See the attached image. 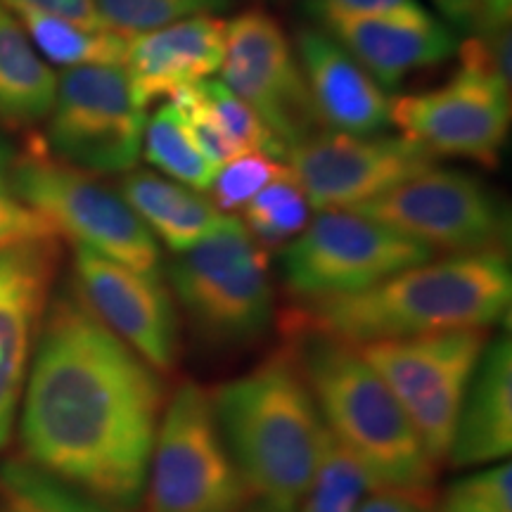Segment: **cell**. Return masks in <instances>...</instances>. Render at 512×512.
I'll return each instance as SVG.
<instances>
[{"instance_id":"cell-1","label":"cell","mask_w":512,"mask_h":512,"mask_svg":"<svg viewBox=\"0 0 512 512\" xmlns=\"http://www.w3.org/2000/svg\"><path fill=\"white\" fill-rule=\"evenodd\" d=\"M22 394L31 465L119 512L143 503L164 380L76 290L48 304Z\"/></svg>"},{"instance_id":"cell-2","label":"cell","mask_w":512,"mask_h":512,"mask_svg":"<svg viewBox=\"0 0 512 512\" xmlns=\"http://www.w3.org/2000/svg\"><path fill=\"white\" fill-rule=\"evenodd\" d=\"M512 302V268L501 249L448 254L411 266L368 290L297 304L285 323L347 344L501 323Z\"/></svg>"},{"instance_id":"cell-3","label":"cell","mask_w":512,"mask_h":512,"mask_svg":"<svg viewBox=\"0 0 512 512\" xmlns=\"http://www.w3.org/2000/svg\"><path fill=\"white\" fill-rule=\"evenodd\" d=\"M211 403L249 491L297 512L316 470L323 418L290 347L221 384Z\"/></svg>"},{"instance_id":"cell-4","label":"cell","mask_w":512,"mask_h":512,"mask_svg":"<svg viewBox=\"0 0 512 512\" xmlns=\"http://www.w3.org/2000/svg\"><path fill=\"white\" fill-rule=\"evenodd\" d=\"M287 347L309 384L323 425L347 446L377 486L432 491L437 463L425 451L392 389L354 344L283 323Z\"/></svg>"},{"instance_id":"cell-5","label":"cell","mask_w":512,"mask_h":512,"mask_svg":"<svg viewBox=\"0 0 512 512\" xmlns=\"http://www.w3.org/2000/svg\"><path fill=\"white\" fill-rule=\"evenodd\" d=\"M169 283L195 335L209 347H245L271 328V261L238 216H223L209 238L178 254Z\"/></svg>"},{"instance_id":"cell-6","label":"cell","mask_w":512,"mask_h":512,"mask_svg":"<svg viewBox=\"0 0 512 512\" xmlns=\"http://www.w3.org/2000/svg\"><path fill=\"white\" fill-rule=\"evenodd\" d=\"M17 195L46 219L60 238L93 249L133 271L162 278V249L119 190L100 176L76 169L48 150L43 136H29L12 159Z\"/></svg>"},{"instance_id":"cell-7","label":"cell","mask_w":512,"mask_h":512,"mask_svg":"<svg viewBox=\"0 0 512 512\" xmlns=\"http://www.w3.org/2000/svg\"><path fill=\"white\" fill-rule=\"evenodd\" d=\"M249 486L230 456L211 394L185 382L166 401L143 491L145 512H242Z\"/></svg>"},{"instance_id":"cell-8","label":"cell","mask_w":512,"mask_h":512,"mask_svg":"<svg viewBox=\"0 0 512 512\" xmlns=\"http://www.w3.org/2000/svg\"><path fill=\"white\" fill-rule=\"evenodd\" d=\"M489 332L444 330L358 344L363 361L392 389L434 463H444L453 444L467 387Z\"/></svg>"},{"instance_id":"cell-9","label":"cell","mask_w":512,"mask_h":512,"mask_svg":"<svg viewBox=\"0 0 512 512\" xmlns=\"http://www.w3.org/2000/svg\"><path fill=\"white\" fill-rule=\"evenodd\" d=\"M434 256L437 252L422 242L356 211H318L316 219L287 242L283 278L299 304H311L363 292Z\"/></svg>"},{"instance_id":"cell-10","label":"cell","mask_w":512,"mask_h":512,"mask_svg":"<svg viewBox=\"0 0 512 512\" xmlns=\"http://www.w3.org/2000/svg\"><path fill=\"white\" fill-rule=\"evenodd\" d=\"M145 119L147 112L133 105L124 67H72L57 76L43 140L57 159L88 174H128L143 155Z\"/></svg>"},{"instance_id":"cell-11","label":"cell","mask_w":512,"mask_h":512,"mask_svg":"<svg viewBox=\"0 0 512 512\" xmlns=\"http://www.w3.org/2000/svg\"><path fill=\"white\" fill-rule=\"evenodd\" d=\"M349 211L434 252H503L510 235L508 209L494 192L475 176L437 164Z\"/></svg>"},{"instance_id":"cell-12","label":"cell","mask_w":512,"mask_h":512,"mask_svg":"<svg viewBox=\"0 0 512 512\" xmlns=\"http://www.w3.org/2000/svg\"><path fill=\"white\" fill-rule=\"evenodd\" d=\"M219 72L283 145L285 157L292 147L325 131L313 110L297 50L268 12L247 10L226 22V55Z\"/></svg>"},{"instance_id":"cell-13","label":"cell","mask_w":512,"mask_h":512,"mask_svg":"<svg viewBox=\"0 0 512 512\" xmlns=\"http://www.w3.org/2000/svg\"><path fill=\"white\" fill-rule=\"evenodd\" d=\"M313 211L356 209L437 164V157L406 136H347L320 131L287 152Z\"/></svg>"},{"instance_id":"cell-14","label":"cell","mask_w":512,"mask_h":512,"mask_svg":"<svg viewBox=\"0 0 512 512\" xmlns=\"http://www.w3.org/2000/svg\"><path fill=\"white\" fill-rule=\"evenodd\" d=\"M510 98V88L494 74L460 64L444 86L392 100V124L434 157L470 159L494 169L508 140Z\"/></svg>"},{"instance_id":"cell-15","label":"cell","mask_w":512,"mask_h":512,"mask_svg":"<svg viewBox=\"0 0 512 512\" xmlns=\"http://www.w3.org/2000/svg\"><path fill=\"white\" fill-rule=\"evenodd\" d=\"M74 290L83 304L159 375L178 363V313L162 278L74 245Z\"/></svg>"},{"instance_id":"cell-16","label":"cell","mask_w":512,"mask_h":512,"mask_svg":"<svg viewBox=\"0 0 512 512\" xmlns=\"http://www.w3.org/2000/svg\"><path fill=\"white\" fill-rule=\"evenodd\" d=\"M57 261L60 240L0 249V448L15 425Z\"/></svg>"},{"instance_id":"cell-17","label":"cell","mask_w":512,"mask_h":512,"mask_svg":"<svg viewBox=\"0 0 512 512\" xmlns=\"http://www.w3.org/2000/svg\"><path fill=\"white\" fill-rule=\"evenodd\" d=\"M226 55V22L214 15L188 17L128 38L124 72L133 105L147 112L185 86L216 74Z\"/></svg>"},{"instance_id":"cell-18","label":"cell","mask_w":512,"mask_h":512,"mask_svg":"<svg viewBox=\"0 0 512 512\" xmlns=\"http://www.w3.org/2000/svg\"><path fill=\"white\" fill-rule=\"evenodd\" d=\"M297 57L325 131L377 136L392 124V98L328 31H299Z\"/></svg>"},{"instance_id":"cell-19","label":"cell","mask_w":512,"mask_h":512,"mask_svg":"<svg viewBox=\"0 0 512 512\" xmlns=\"http://www.w3.org/2000/svg\"><path fill=\"white\" fill-rule=\"evenodd\" d=\"M323 27L384 91L458 50V36L432 12L425 17L335 19Z\"/></svg>"},{"instance_id":"cell-20","label":"cell","mask_w":512,"mask_h":512,"mask_svg":"<svg viewBox=\"0 0 512 512\" xmlns=\"http://www.w3.org/2000/svg\"><path fill=\"white\" fill-rule=\"evenodd\" d=\"M512 451V344H486L460 408L448 458L456 467H484L508 460Z\"/></svg>"},{"instance_id":"cell-21","label":"cell","mask_w":512,"mask_h":512,"mask_svg":"<svg viewBox=\"0 0 512 512\" xmlns=\"http://www.w3.org/2000/svg\"><path fill=\"white\" fill-rule=\"evenodd\" d=\"M119 192L157 242L174 254L200 245L226 216L204 192L145 169L124 174Z\"/></svg>"},{"instance_id":"cell-22","label":"cell","mask_w":512,"mask_h":512,"mask_svg":"<svg viewBox=\"0 0 512 512\" xmlns=\"http://www.w3.org/2000/svg\"><path fill=\"white\" fill-rule=\"evenodd\" d=\"M57 74L19 19L0 5V126L34 128L55 105Z\"/></svg>"},{"instance_id":"cell-23","label":"cell","mask_w":512,"mask_h":512,"mask_svg":"<svg viewBox=\"0 0 512 512\" xmlns=\"http://www.w3.org/2000/svg\"><path fill=\"white\" fill-rule=\"evenodd\" d=\"M43 60L57 67H91V64H119L124 67L128 38L110 29H88L69 19L46 15L38 10H12Z\"/></svg>"},{"instance_id":"cell-24","label":"cell","mask_w":512,"mask_h":512,"mask_svg":"<svg viewBox=\"0 0 512 512\" xmlns=\"http://www.w3.org/2000/svg\"><path fill=\"white\" fill-rule=\"evenodd\" d=\"M143 155L166 178L192 190L207 192L216 176V166L202 155L190 136L183 114L169 100H164L152 112V117L145 119Z\"/></svg>"},{"instance_id":"cell-25","label":"cell","mask_w":512,"mask_h":512,"mask_svg":"<svg viewBox=\"0 0 512 512\" xmlns=\"http://www.w3.org/2000/svg\"><path fill=\"white\" fill-rule=\"evenodd\" d=\"M373 489H377L373 475L323 425L316 470L299 503V512H356Z\"/></svg>"},{"instance_id":"cell-26","label":"cell","mask_w":512,"mask_h":512,"mask_svg":"<svg viewBox=\"0 0 512 512\" xmlns=\"http://www.w3.org/2000/svg\"><path fill=\"white\" fill-rule=\"evenodd\" d=\"M0 512H119L29 460L0 465Z\"/></svg>"},{"instance_id":"cell-27","label":"cell","mask_w":512,"mask_h":512,"mask_svg":"<svg viewBox=\"0 0 512 512\" xmlns=\"http://www.w3.org/2000/svg\"><path fill=\"white\" fill-rule=\"evenodd\" d=\"M242 223L259 245L278 247L297 238L311 221V207L306 202L290 166L285 174L273 178L242 207Z\"/></svg>"},{"instance_id":"cell-28","label":"cell","mask_w":512,"mask_h":512,"mask_svg":"<svg viewBox=\"0 0 512 512\" xmlns=\"http://www.w3.org/2000/svg\"><path fill=\"white\" fill-rule=\"evenodd\" d=\"M102 27L133 38L188 17L219 15L233 0H93Z\"/></svg>"},{"instance_id":"cell-29","label":"cell","mask_w":512,"mask_h":512,"mask_svg":"<svg viewBox=\"0 0 512 512\" xmlns=\"http://www.w3.org/2000/svg\"><path fill=\"white\" fill-rule=\"evenodd\" d=\"M195 88L204 105L209 107V112L214 114V119L226 131V136L240 147V152H266V155L285 162L283 145L271 136V131L261 124V119L249 110L247 102L230 91L226 83L204 79L195 83Z\"/></svg>"},{"instance_id":"cell-30","label":"cell","mask_w":512,"mask_h":512,"mask_svg":"<svg viewBox=\"0 0 512 512\" xmlns=\"http://www.w3.org/2000/svg\"><path fill=\"white\" fill-rule=\"evenodd\" d=\"M287 164L266 152H242L216 169L211 181V202L221 211H242L264 185L285 174Z\"/></svg>"},{"instance_id":"cell-31","label":"cell","mask_w":512,"mask_h":512,"mask_svg":"<svg viewBox=\"0 0 512 512\" xmlns=\"http://www.w3.org/2000/svg\"><path fill=\"white\" fill-rule=\"evenodd\" d=\"M434 512H512V467L508 460L484 465L453 482Z\"/></svg>"},{"instance_id":"cell-32","label":"cell","mask_w":512,"mask_h":512,"mask_svg":"<svg viewBox=\"0 0 512 512\" xmlns=\"http://www.w3.org/2000/svg\"><path fill=\"white\" fill-rule=\"evenodd\" d=\"M12 159L15 150L0 140V249L60 240L55 228L17 195L12 183Z\"/></svg>"},{"instance_id":"cell-33","label":"cell","mask_w":512,"mask_h":512,"mask_svg":"<svg viewBox=\"0 0 512 512\" xmlns=\"http://www.w3.org/2000/svg\"><path fill=\"white\" fill-rule=\"evenodd\" d=\"M311 12L323 24L335 22V19L430 15V10L420 0H311Z\"/></svg>"},{"instance_id":"cell-34","label":"cell","mask_w":512,"mask_h":512,"mask_svg":"<svg viewBox=\"0 0 512 512\" xmlns=\"http://www.w3.org/2000/svg\"><path fill=\"white\" fill-rule=\"evenodd\" d=\"M356 512H434L432 491L377 486L363 498Z\"/></svg>"},{"instance_id":"cell-35","label":"cell","mask_w":512,"mask_h":512,"mask_svg":"<svg viewBox=\"0 0 512 512\" xmlns=\"http://www.w3.org/2000/svg\"><path fill=\"white\" fill-rule=\"evenodd\" d=\"M5 10H38L46 15H55L69 22L81 24L88 29H105L102 27L98 12H95L93 0H0Z\"/></svg>"},{"instance_id":"cell-36","label":"cell","mask_w":512,"mask_h":512,"mask_svg":"<svg viewBox=\"0 0 512 512\" xmlns=\"http://www.w3.org/2000/svg\"><path fill=\"white\" fill-rule=\"evenodd\" d=\"M512 19V0H477L475 12V29L477 34L484 31L510 29Z\"/></svg>"},{"instance_id":"cell-37","label":"cell","mask_w":512,"mask_h":512,"mask_svg":"<svg viewBox=\"0 0 512 512\" xmlns=\"http://www.w3.org/2000/svg\"><path fill=\"white\" fill-rule=\"evenodd\" d=\"M437 5L441 15L448 22L456 24L460 29H472L475 27V12H477V0H432Z\"/></svg>"},{"instance_id":"cell-38","label":"cell","mask_w":512,"mask_h":512,"mask_svg":"<svg viewBox=\"0 0 512 512\" xmlns=\"http://www.w3.org/2000/svg\"><path fill=\"white\" fill-rule=\"evenodd\" d=\"M242 512H294L290 508H283V505L264 501V498H256V501H249Z\"/></svg>"}]
</instances>
